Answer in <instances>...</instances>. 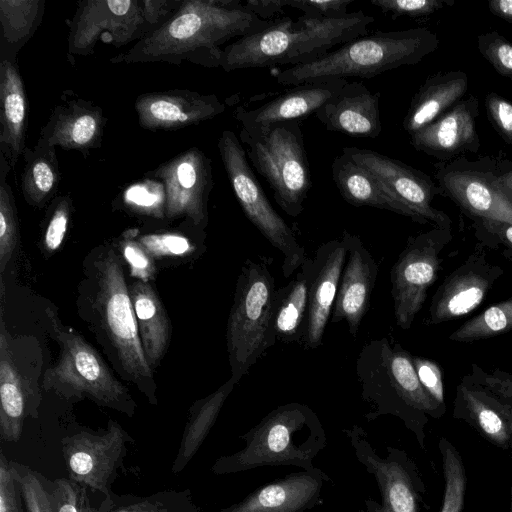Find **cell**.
Listing matches in <instances>:
<instances>
[{"mask_svg":"<svg viewBox=\"0 0 512 512\" xmlns=\"http://www.w3.org/2000/svg\"><path fill=\"white\" fill-rule=\"evenodd\" d=\"M242 7L259 18L272 21L271 18L280 13L287 6L284 0H247L241 1Z\"/></svg>","mask_w":512,"mask_h":512,"instance_id":"obj_56","label":"cell"},{"mask_svg":"<svg viewBox=\"0 0 512 512\" xmlns=\"http://www.w3.org/2000/svg\"><path fill=\"white\" fill-rule=\"evenodd\" d=\"M341 239L347 257L341 274L330 321L345 320L351 335L356 336L369 308L378 275V265L361 239L344 230Z\"/></svg>","mask_w":512,"mask_h":512,"instance_id":"obj_20","label":"cell"},{"mask_svg":"<svg viewBox=\"0 0 512 512\" xmlns=\"http://www.w3.org/2000/svg\"><path fill=\"white\" fill-rule=\"evenodd\" d=\"M347 82L348 79L334 78L293 86L259 107L250 110L238 108L235 116L241 129L251 135L260 134L274 123L302 120L315 114Z\"/></svg>","mask_w":512,"mask_h":512,"instance_id":"obj_22","label":"cell"},{"mask_svg":"<svg viewBox=\"0 0 512 512\" xmlns=\"http://www.w3.org/2000/svg\"><path fill=\"white\" fill-rule=\"evenodd\" d=\"M235 384L236 382L230 378L213 393L192 404L179 449L172 463L173 474L182 472L198 452Z\"/></svg>","mask_w":512,"mask_h":512,"instance_id":"obj_35","label":"cell"},{"mask_svg":"<svg viewBox=\"0 0 512 512\" xmlns=\"http://www.w3.org/2000/svg\"><path fill=\"white\" fill-rule=\"evenodd\" d=\"M130 230L123 234V240L120 242V248L123 257L131 268V274L139 280L146 282L152 278L155 267L152 257L143 249L138 241L133 240Z\"/></svg>","mask_w":512,"mask_h":512,"instance_id":"obj_53","label":"cell"},{"mask_svg":"<svg viewBox=\"0 0 512 512\" xmlns=\"http://www.w3.org/2000/svg\"><path fill=\"white\" fill-rule=\"evenodd\" d=\"M129 293L145 357L152 368L167 349L170 322L159 297L147 282L137 280L129 287Z\"/></svg>","mask_w":512,"mask_h":512,"instance_id":"obj_33","label":"cell"},{"mask_svg":"<svg viewBox=\"0 0 512 512\" xmlns=\"http://www.w3.org/2000/svg\"><path fill=\"white\" fill-rule=\"evenodd\" d=\"M434 166L441 194L449 197L471 219L512 223V197L498 180L504 161L490 158L471 161L460 157Z\"/></svg>","mask_w":512,"mask_h":512,"instance_id":"obj_13","label":"cell"},{"mask_svg":"<svg viewBox=\"0 0 512 512\" xmlns=\"http://www.w3.org/2000/svg\"><path fill=\"white\" fill-rule=\"evenodd\" d=\"M349 439L356 459L373 475L380 491L381 502L373 498L364 500L359 512H420L426 491L415 462L408 454L396 447H387V455L381 457L358 425L343 429Z\"/></svg>","mask_w":512,"mask_h":512,"instance_id":"obj_11","label":"cell"},{"mask_svg":"<svg viewBox=\"0 0 512 512\" xmlns=\"http://www.w3.org/2000/svg\"><path fill=\"white\" fill-rule=\"evenodd\" d=\"M145 175L163 183L166 217L184 216L196 227L206 225L213 176L211 159L203 151L192 147Z\"/></svg>","mask_w":512,"mask_h":512,"instance_id":"obj_16","label":"cell"},{"mask_svg":"<svg viewBox=\"0 0 512 512\" xmlns=\"http://www.w3.org/2000/svg\"><path fill=\"white\" fill-rule=\"evenodd\" d=\"M479 101L469 95L435 121L410 136L411 145L439 162H448L465 153H477L480 138L476 131Z\"/></svg>","mask_w":512,"mask_h":512,"instance_id":"obj_21","label":"cell"},{"mask_svg":"<svg viewBox=\"0 0 512 512\" xmlns=\"http://www.w3.org/2000/svg\"><path fill=\"white\" fill-rule=\"evenodd\" d=\"M244 447L220 456L211 471L226 475L263 466H297L312 471L315 457L326 447L325 430L316 413L302 403H287L270 411L239 436Z\"/></svg>","mask_w":512,"mask_h":512,"instance_id":"obj_5","label":"cell"},{"mask_svg":"<svg viewBox=\"0 0 512 512\" xmlns=\"http://www.w3.org/2000/svg\"><path fill=\"white\" fill-rule=\"evenodd\" d=\"M239 139L279 207L289 216H299L312 185L301 120L274 123L256 135L241 129Z\"/></svg>","mask_w":512,"mask_h":512,"instance_id":"obj_7","label":"cell"},{"mask_svg":"<svg viewBox=\"0 0 512 512\" xmlns=\"http://www.w3.org/2000/svg\"><path fill=\"white\" fill-rule=\"evenodd\" d=\"M478 50L502 76L512 81V43L497 31L478 35Z\"/></svg>","mask_w":512,"mask_h":512,"instance_id":"obj_45","label":"cell"},{"mask_svg":"<svg viewBox=\"0 0 512 512\" xmlns=\"http://www.w3.org/2000/svg\"><path fill=\"white\" fill-rule=\"evenodd\" d=\"M8 460L0 450V512H26L24 500Z\"/></svg>","mask_w":512,"mask_h":512,"instance_id":"obj_52","label":"cell"},{"mask_svg":"<svg viewBox=\"0 0 512 512\" xmlns=\"http://www.w3.org/2000/svg\"><path fill=\"white\" fill-rule=\"evenodd\" d=\"M271 22L246 11L239 0H185L164 24L110 62L180 64L187 60L220 67L224 43L258 33Z\"/></svg>","mask_w":512,"mask_h":512,"instance_id":"obj_1","label":"cell"},{"mask_svg":"<svg viewBox=\"0 0 512 512\" xmlns=\"http://www.w3.org/2000/svg\"><path fill=\"white\" fill-rule=\"evenodd\" d=\"M9 464L19 484L26 512H53L49 479L27 465L12 460Z\"/></svg>","mask_w":512,"mask_h":512,"instance_id":"obj_41","label":"cell"},{"mask_svg":"<svg viewBox=\"0 0 512 512\" xmlns=\"http://www.w3.org/2000/svg\"><path fill=\"white\" fill-rule=\"evenodd\" d=\"M219 154L234 194L248 220L283 255L282 273L290 277L306 260L304 247L271 205L253 170L239 137L224 130L218 140Z\"/></svg>","mask_w":512,"mask_h":512,"instance_id":"obj_9","label":"cell"},{"mask_svg":"<svg viewBox=\"0 0 512 512\" xmlns=\"http://www.w3.org/2000/svg\"><path fill=\"white\" fill-rule=\"evenodd\" d=\"M488 9L493 15L512 23V0L490 1L488 2Z\"/></svg>","mask_w":512,"mask_h":512,"instance_id":"obj_57","label":"cell"},{"mask_svg":"<svg viewBox=\"0 0 512 512\" xmlns=\"http://www.w3.org/2000/svg\"><path fill=\"white\" fill-rule=\"evenodd\" d=\"M123 199L126 206L137 213L158 218L165 215V189L157 179L147 177L144 181L130 185Z\"/></svg>","mask_w":512,"mask_h":512,"instance_id":"obj_43","label":"cell"},{"mask_svg":"<svg viewBox=\"0 0 512 512\" xmlns=\"http://www.w3.org/2000/svg\"><path fill=\"white\" fill-rule=\"evenodd\" d=\"M138 242L151 257L180 256L194 250L186 237L173 233L144 235Z\"/></svg>","mask_w":512,"mask_h":512,"instance_id":"obj_49","label":"cell"},{"mask_svg":"<svg viewBox=\"0 0 512 512\" xmlns=\"http://www.w3.org/2000/svg\"><path fill=\"white\" fill-rule=\"evenodd\" d=\"M353 0H293L287 6L298 9L303 15L317 19H337L347 16Z\"/></svg>","mask_w":512,"mask_h":512,"instance_id":"obj_54","label":"cell"},{"mask_svg":"<svg viewBox=\"0 0 512 512\" xmlns=\"http://www.w3.org/2000/svg\"><path fill=\"white\" fill-rule=\"evenodd\" d=\"M439 46L437 35L427 28L377 31L333 49L323 57L279 71V84L297 86L334 78L370 79L389 70L419 63Z\"/></svg>","mask_w":512,"mask_h":512,"instance_id":"obj_4","label":"cell"},{"mask_svg":"<svg viewBox=\"0 0 512 512\" xmlns=\"http://www.w3.org/2000/svg\"><path fill=\"white\" fill-rule=\"evenodd\" d=\"M49 313L60 354L56 365L44 375L45 390L67 399L89 398L100 406L133 416L135 402L97 351L82 336L60 326L54 313Z\"/></svg>","mask_w":512,"mask_h":512,"instance_id":"obj_8","label":"cell"},{"mask_svg":"<svg viewBox=\"0 0 512 512\" xmlns=\"http://www.w3.org/2000/svg\"><path fill=\"white\" fill-rule=\"evenodd\" d=\"M49 493L53 512H98L93 504L92 491L70 478L49 479Z\"/></svg>","mask_w":512,"mask_h":512,"instance_id":"obj_42","label":"cell"},{"mask_svg":"<svg viewBox=\"0 0 512 512\" xmlns=\"http://www.w3.org/2000/svg\"><path fill=\"white\" fill-rule=\"evenodd\" d=\"M473 227L480 243L492 248L502 246L503 255L512 261V223L475 218Z\"/></svg>","mask_w":512,"mask_h":512,"instance_id":"obj_48","label":"cell"},{"mask_svg":"<svg viewBox=\"0 0 512 512\" xmlns=\"http://www.w3.org/2000/svg\"><path fill=\"white\" fill-rule=\"evenodd\" d=\"M98 512H202V509L190 489H169L145 496L113 491L102 498Z\"/></svg>","mask_w":512,"mask_h":512,"instance_id":"obj_37","label":"cell"},{"mask_svg":"<svg viewBox=\"0 0 512 512\" xmlns=\"http://www.w3.org/2000/svg\"><path fill=\"white\" fill-rule=\"evenodd\" d=\"M463 380L480 386L512 405V374L501 369L484 370L477 364H472L471 371Z\"/></svg>","mask_w":512,"mask_h":512,"instance_id":"obj_47","label":"cell"},{"mask_svg":"<svg viewBox=\"0 0 512 512\" xmlns=\"http://www.w3.org/2000/svg\"><path fill=\"white\" fill-rule=\"evenodd\" d=\"M331 481L317 467L312 471L292 472L258 487L220 512H305L319 505L324 483Z\"/></svg>","mask_w":512,"mask_h":512,"instance_id":"obj_23","label":"cell"},{"mask_svg":"<svg viewBox=\"0 0 512 512\" xmlns=\"http://www.w3.org/2000/svg\"><path fill=\"white\" fill-rule=\"evenodd\" d=\"M315 116L327 130L353 137L376 138L382 131L380 95L358 81H348Z\"/></svg>","mask_w":512,"mask_h":512,"instance_id":"obj_25","label":"cell"},{"mask_svg":"<svg viewBox=\"0 0 512 512\" xmlns=\"http://www.w3.org/2000/svg\"><path fill=\"white\" fill-rule=\"evenodd\" d=\"M97 307L104 329L124 371L138 381H151L136 316L118 255L112 250L97 263Z\"/></svg>","mask_w":512,"mask_h":512,"instance_id":"obj_10","label":"cell"},{"mask_svg":"<svg viewBox=\"0 0 512 512\" xmlns=\"http://www.w3.org/2000/svg\"><path fill=\"white\" fill-rule=\"evenodd\" d=\"M135 110L142 128L172 131L213 119L225 105L214 94L172 89L139 95Z\"/></svg>","mask_w":512,"mask_h":512,"instance_id":"obj_19","label":"cell"},{"mask_svg":"<svg viewBox=\"0 0 512 512\" xmlns=\"http://www.w3.org/2000/svg\"><path fill=\"white\" fill-rule=\"evenodd\" d=\"M413 364L425 392L441 409L446 411L443 373L440 365L434 360L421 356H413Z\"/></svg>","mask_w":512,"mask_h":512,"instance_id":"obj_50","label":"cell"},{"mask_svg":"<svg viewBox=\"0 0 512 512\" xmlns=\"http://www.w3.org/2000/svg\"><path fill=\"white\" fill-rule=\"evenodd\" d=\"M444 475V494L440 512H463L467 476L457 448L445 437L439 440Z\"/></svg>","mask_w":512,"mask_h":512,"instance_id":"obj_39","label":"cell"},{"mask_svg":"<svg viewBox=\"0 0 512 512\" xmlns=\"http://www.w3.org/2000/svg\"><path fill=\"white\" fill-rule=\"evenodd\" d=\"M453 417L493 445L512 448V405L496 394L462 379L456 387Z\"/></svg>","mask_w":512,"mask_h":512,"instance_id":"obj_26","label":"cell"},{"mask_svg":"<svg viewBox=\"0 0 512 512\" xmlns=\"http://www.w3.org/2000/svg\"><path fill=\"white\" fill-rule=\"evenodd\" d=\"M271 263L266 256L247 259L237 278L226 327L230 378L236 383L277 342L272 326L276 289Z\"/></svg>","mask_w":512,"mask_h":512,"instance_id":"obj_6","label":"cell"},{"mask_svg":"<svg viewBox=\"0 0 512 512\" xmlns=\"http://www.w3.org/2000/svg\"><path fill=\"white\" fill-rule=\"evenodd\" d=\"M56 147L39 136L33 148H26L20 187L26 202L42 208L55 198L60 183Z\"/></svg>","mask_w":512,"mask_h":512,"instance_id":"obj_34","label":"cell"},{"mask_svg":"<svg viewBox=\"0 0 512 512\" xmlns=\"http://www.w3.org/2000/svg\"><path fill=\"white\" fill-rule=\"evenodd\" d=\"M27 97L16 59L0 62V152L11 169L23 155L27 136Z\"/></svg>","mask_w":512,"mask_h":512,"instance_id":"obj_28","label":"cell"},{"mask_svg":"<svg viewBox=\"0 0 512 512\" xmlns=\"http://www.w3.org/2000/svg\"><path fill=\"white\" fill-rule=\"evenodd\" d=\"M355 371L362 399L372 406L364 414L365 419L371 422L383 415L398 417L425 450L429 417L441 418L445 411L423 389L413 356L388 338L371 340L362 347Z\"/></svg>","mask_w":512,"mask_h":512,"instance_id":"obj_3","label":"cell"},{"mask_svg":"<svg viewBox=\"0 0 512 512\" xmlns=\"http://www.w3.org/2000/svg\"><path fill=\"white\" fill-rule=\"evenodd\" d=\"M484 105L493 128L504 142L512 145V103L495 92H489Z\"/></svg>","mask_w":512,"mask_h":512,"instance_id":"obj_51","label":"cell"},{"mask_svg":"<svg viewBox=\"0 0 512 512\" xmlns=\"http://www.w3.org/2000/svg\"><path fill=\"white\" fill-rule=\"evenodd\" d=\"M342 153L374 173L412 213L413 221L433 227H451L450 217L432 206L435 195L441 190L427 174L370 149L344 147Z\"/></svg>","mask_w":512,"mask_h":512,"instance_id":"obj_17","label":"cell"},{"mask_svg":"<svg viewBox=\"0 0 512 512\" xmlns=\"http://www.w3.org/2000/svg\"><path fill=\"white\" fill-rule=\"evenodd\" d=\"M1 312L0 328V439L17 442L27 417L37 416L36 405L22 382L12 359L8 334Z\"/></svg>","mask_w":512,"mask_h":512,"instance_id":"obj_30","label":"cell"},{"mask_svg":"<svg viewBox=\"0 0 512 512\" xmlns=\"http://www.w3.org/2000/svg\"><path fill=\"white\" fill-rule=\"evenodd\" d=\"M153 31L142 0H84L69 24L68 55L89 56L99 40L118 48Z\"/></svg>","mask_w":512,"mask_h":512,"instance_id":"obj_14","label":"cell"},{"mask_svg":"<svg viewBox=\"0 0 512 512\" xmlns=\"http://www.w3.org/2000/svg\"><path fill=\"white\" fill-rule=\"evenodd\" d=\"M511 512H512V486H511Z\"/></svg>","mask_w":512,"mask_h":512,"instance_id":"obj_59","label":"cell"},{"mask_svg":"<svg viewBox=\"0 0 512 512\" xmlns=\"http://www.w3.org/2000/svg\"><path fill=\"white\" fill-rule=\"evenodd\" d=\"M370 3L393 18L406 16L411 18L425 17L453 5V0H371Z\"/></svg>","mask_w":512,"mask_h":512,"instance_id":"obj_46","label":"cell"},{"mask_svg":"<svg viewBox=\"0 0 512 512\" xmlns=\"http://www.w3.org/2000/svg\"><path fill=\"white\" fill-rule=\"evenodd\" d=\"M332 179L343 199L356 207L388 210L413 220L412 213L371 171L358 165L344 153L331 165Z\"/></svg>","mask_w":512,"mask_h":512,"instance_id":"obj_31","label":"cell"},{"mask_svg":"<svg viewBox=\"0 0 512 512\" xmlns=\"http://www.w3.org/2000/svg\"><path fill=\"white\" fill-rule=\"evenodd\" d=\"M498 180L501 187L512 197V162L504 161Z\"/></svg>","mask_w":512,"mask_h":512,"instance_id":"obj_58","label":"cell"},{"mask_svg":"<svg viewBox=\"0 0 512 512\" xmlns=\"http://www.w3.org/2000/svg\"><path fill=\"white\" fill-rule=\"evenodd\" d=\"M512 331V297L494 304L449 335L454 342H475Z\"/></svg>","mask_w":512,"mask_h":512,"instance_id":"obj_38","label":"cell"},{"mask_svg":"<svg viewBox=\"0 0 512 512\" xmlns=\"http://www.w3.org/2000/svg\"><path fill=\"white\" fill-rule=\"evenodd\" d=\"M313 258H306L294 277L276 290L272 326L276 341L303 342L306 332Z\"/></svg>","mask_w":512,"mask_h":512,"instance_id":"obj_32","label":"cell"},{"mask_svg":"<svg viewBox=\"0 0 512 512\" xmlns=\"http://www.w3.org/2000/svg\"><path fill=\"white\" fill-rule=\"evenodd\" d=\"M11 169L0 152V272L3 273L17 246L19 225L17 209L7 176Z\"/></svg>","mask_w":512,"mask_h":512,"instance_id":"obj_40","label":"cell"},{"mask_svg":"<svg viewBox=\"0 0 512 512\" xmlns=\"http://www.w3.org/2000/svg\"><path fill=\"white\" fill-rule=\"evenodd\" d=\"M72 199L69 194L60 195L52 200L43 235V246L46 251H56L62 244L72 214Z\"/></svg>","mask_w":512,"mask_h":512,"instance_id":"obj_44","label":"cell"},{"mask_svg":"<svg viewBox=\"0 0 512 512\" xmlns=\"http://www.w3.org/2000/svg\"><path fill=\"white\" fill-rule=\"evenodd\" d=\"M133 442L128 432L112 419L102 433L80 428L66 435L61 439V450L68 478L93 493L109 496L118 470L123 468L127 443Z\"/></svg>","mask_w":512,"mask_h":512,"instance_id":"obj_15","label":"cell"},{"mask_svg":"<svg viewBox=\"0 0 512 512\" xmlns=\"http://www.w3.org/2000/svg\"><path fill=\"white\" fill-rule=\"evenodd\" d=\"M346 257L347 249L342 239L323 243L315 252L307 326L302 342L305 348L315 349L322 344Z\"/></svg>","mask_w":512,"mask_h":512,"instance_id":"obj_24","label":"cell"},{"mask_svg":"<svg viewBox=\"0 0 512 512\" xmlns=\"http://www.w3.org/2000/svg\"><path fill=\"white\" fill-rule=\"evenodd\" d=\"M467 90L468 77L461 70L430 75L412 98L403 119V129L413 135L454 107Z\"/></svg>","mask_w":512,"mask_h":512,"instance_id":"obj_29","label":"cell"},{"mask_svg":"<svg viewBox=\"0 0 512 512\" xmlns=\"http://www.w3.org/2000/svg\"><path fill=\"white\" fill-rule=\"evenodd\" d=\"M105 124L99 106L76 98L55 105L40 136L55 147L86 154L101 146Z\"/></svg>","mask_w":512,"mask_h":512,"instance_id":"obj_27","label":"cell"},{"mask_svg":"<svg viewBox=\"0 0 512 512\" xmlns=\"http://www.w3.org/2000/svg\"><path fill=\"white\" fill-rule=\"evenodd\" d=\"M504 274L487 259L485 245L477 243L467 258L437 288L428 309L426 324L438 325L459 319L476 309Z\"/></svg>","mask_w":512,"mask_h":512,"instance_id":"obj_18","label":"cell"},{"mask_svg":"<svg viewBox=\"0 0 512 512\" xmlns=\"http://www.w3.org/2000/svg\"><path fill=\"white\" fill-rule=\"evenodd\" d=\"M451 227L432 229L410 236L392 266L391 294L396 324L408 330L427 297V290L441 270L440 254L452 240Z\"/></svg>","mask_w":512,"mask_h":512,"instance_id":"obj_12","label":"cell"},{"mask_svg":"<svg viewBox=\"0 0 512 512\" xmlns=\"http://www.w3.org/2000/svg\"><path fill=\"white\" fill-rule=\"evenodd\" d=\"M374 17L362 11L343 18L305 15L274 20L264 30L241 37L223 48L220 67L226 71L271 65L297 66L315 61L358 37L367 35Z\"/></svg>","mask_w":512,"mask_h":512,"instance_id":"obj_2","label":"cell"},{"mask_svg":"<svg viewBox=\"0 0 512 512\" xmlns=\"http://www.w3.org/2000/svg\"><path fill=\"white\" fill-rule=\"evenodd\" d=\"M45 0H1V59H16L41 23Z\"/></svg>","mask_w":512,"mask_h":512,"instance_id":"obj_36","label":"cell"},{"mask_svg":"<svg viewBox=\"0 0 512 512\" xmlns=\"http://www.w3.org/2000/svg\"><path fill=\"white\" fill-rule=\"evenodd\" d=\"M179 0H142L146 21L156 30L179 8Z\"/></svg>","mask_w":512,"mask_h":512,"instance_id":"obj_55","label":"cell"}]
</instances>
